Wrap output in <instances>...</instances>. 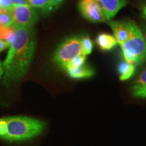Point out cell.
<instances>
[{
    "label": "cell",
    "mask_w": 146,
    "mask_h": 146,
    "mask_svg": "<svg viewBox=\"0 0 146 146\" xmlns=\"http://www.w3.org/2000/svg\"><path fill=\"white\" fill-rule=\"evenodd\" d=\"M12 14L10 10H3L0 14V27L1 26H9L12 25Z\"/></svg>",
    "instance_id": "cell-15"
},
{
    "label": "cell",
    "mask_w": 146,
    "mask_h": 146,
    "mask_svg": "<svg viewBox=\"0 0 146 146\" xmlns=\"http://www.w3.org/2000/svg\"><path fill=\"white\" fill-rule=\"evenodd\" d=\"M35 47L36 38L32 27L16 28L15 39L2 65L4 84L10 85L23 77L33 58Z\"/></svg>",
    "instance_id": "cell-1"
},
{
    "label": "cell",
    "mask_w": 146,
    "mask_h": 146,
    "mask_svg": "<svg viewBox=\"0 0 146 146\" xmlns=\"http://www.w3.org/2000/svg\"><path fill=\"white\" fill-rule=\"evenodd\" d=\"M12 3H13V5L29 4L28 0H12Z\"/></svg>",
    "instance_id": "cell-20"
},
{
    "label": "cell",
    "mask_w": 146,
    "mask_h": 146,
    "mask_svg": "<svg viewBox=\"0 0 146 146\" xmlns=\"http://www.w3.org/2000/svg\"><path fill=\"white\" fill-rule=\"evenodd\" d=\"M3 66L1 65V62H0V79H1V76H3Z\"/></svg>",
    "instance_id": "cell-24"
},
{
    "label": "cell",
    "mask_w": 146,
    "mask_h": 146,
    "mask_svg": "<svg viewBox=\"0 0 146 146\" xmlns=\"http://www.w3.org/2000/svg\"><path fill=\"white\" fill-rule=\"evenodd\" d=\"M108 23L112 29L114 36L119 45L125 43L131 37L132 34V21H110Z\"/></svg>",
    "instance_id": "cell-7"
},
{
    "label": "cell",
    "mask_w": 146,
    "mask_h": 146,
    "mask_svg": "<svg viewBox=\"0 0 146 146\" xmlns=\"http://www.w3.org/2000/svg\"><path fill=\"white\" fill-rule=\"evenodd\" d=\"M131 27V37L120 46L125 61L136 66L146 62V41L141 29L133 21Z\"/></svg>",
    "instance_id": "cell-3"
},
{
    "label": "cell",
    "mask_w": 146,
    "mask_h": 146,
    "mask_svg": "<svg viewBox=\"0 0 146 146\" xmlns=\"http://www.w3.org/2000/svg\"><path fill=\"white\" fill-rule=\"evenodd\" d=\"M141 16L145 21H146V3L143 5L141 8Z\"/></svg>",
    "instance_id": "cell-22"
},
{
    "label": "cell",
    "mask_w": 146,
    "mask_h": 146,
    "mask_svg": "<svg viewBox=\"0 0 146 146\" xmlns=\"http://www.w3.org/2000/svg\"><path fill=\"white\" fill-rule=\"evenodd\" d=\"M81 53L84 56H87L92 52L94 43L91 41V38L89 36H85L81 38Z\"/></svg>",
    "instance_id": "cell-14"
},
{
    "label": "cell",
    "mask_w": 146,
    "mask_h": 146,
    "mask_svg": "<svg viewBox=\"0 0 146 146\" xmlns=\"http://www.w3.org/2000/svg\"><path fill=\"white\" fill-rule=\"evenodd\" d=\"M63 1L64 0H52L53 10H55L59 8V6L62 3Z\"/></svg>",
    "instance_id": "cell-19"
},
{
    "label": "cell",
    "mask_w": 146,
    "mask_h": 146,
    "mask_svg": "<svg viewBox=\"0 0 146 146\" xmlns=\"http://www.w3.org/2000/svg\"><path fill=\"white\" fill-rule=\"evenodd\" d=\"M69 76L73 78H85L91 77L95 72L89 66L85 64L77 68H69L66 70Z\"/></svg>",
    "instance_id": "cell-10"
},
{
    "label": "cell",
    "mask_w": 146,
    "mask_h": 146,
    "mask_svg": "<svg viewBox=\"0 0 146 146\" xmlns=\"http://www.w3.org/2000/svg\"><path fill=\"white\" fill-rule=\"evenodd\" d=\"M16 28L14 25L0 27V40L5 42L8 45L12 44L15 39Z\"/></svg>",
    "instance_id": "cell-12"
},
{
    "label": "cell",
    "mask_w": 146,
    "mask_h": 146,
    "mask_svg": "<svg viewBox=\"0 0 146 146\" xmlns=\"http://www.w3.org/2000/svg\"><path fill=\"white\" fill-rule=\"evenodd\" d=\"M133 96L137 98H146V85L138 87H132Z\"/></svg>",
    "instance_id": "cell-17"
},
{
    "label": "cell",
    "mask_w": 146,
    "mask_h": 146,
    "mask_svg": "<svg viewBox=\"0 0 146 146\" xmlns=\"http://www.w3.org/2000/svg\"><path fill=\"white\" fill-rule=\"evenodd\" d=\"M97 1L99 3L108 21L114 18L128 3V0H97Z\"/></svg>",
    "instance_id": "cell-8"
},
{
    "label": "cell",
    "mask_w": 146,
    "mask_h": 146,
    "mask_svg": "<svg viewBox=\"0 0 146 146\" xmlns=\"http://www.w3.org/2000/svg\"><path fill=\"white\" fill-rule=\"evenodd\" d=\"M141 29L142 33H143L144 38H145V39L146 41V24H142Z\"/></svg>",
    "instance_id": "cell-23"
},
{
    "label": "cell",
    "mask_w": 146,
    "mask_h": 146,
    "mask_svg": "<svg viewBox=\"0 0 146 146\" xmlns=\"http://www.w3.org/2000/svg\"><path fill=\"white\" fill-rule=\"evenodd\" d=\"M3 10H5V9H2V8H0V14H1V12H3Z\"/></svg>",
    "instance_id": "cell-25"
},
{
    "label": "cell",
    "mask_w": 146,
    "mask_h": 146,
    "mask_svg": "<svg viewBox=\"0 0 146 146\" xmlns=\"http://www.w3.org/2000/svg\"><path fill=\"white\" fill-rule=\"evenodd\" d=\"M146 85V68L142 71L141 74L138 76L135 81L134 82V85L133 87H138Z\"/></svg>",
    "instance_id": "cell-18"
},
{
    "label": "cell",
    "mask_w": 146,
    "mask_h": 146,
    "mask_svg": "<svg viewBox=\"0 0 146 146\" xmlns=\"http://www.w3.org/2000/svg\"><path fill=\"white\" fill-rule=\"evenodd\" d=\"M96 43L102 50L109 51L112 50L118 44L114 36L108 33H101L97 36Z\"/></svg>",
    "instance_id": "cell-9"
},
{
    "label": "cell",
    "mask_w": 146,
    "mask_h": 146,
    "mask_svg": "<svg viewBox=\"0 0 146 146\" xmlns=\"http://www.w3.org/2000/svg\"><path fill=\"white\" fill-rule=\"evenodd\" d=\"M81 39L77 36H70L58 47L54 54V61L60 68L66 70L74 58L82 54Z\"/></svg>",
    "instance_id": "cell-4"
},
{
    "label": "cell",
    "mask_w": 146,
    "mask_h": 146,
    "mask_svg": "<svg viewBox=\"0 0 146 146\" xmlns=\"http://www.w3.org/2000/svg\"><path fill=\"white\" fill-rule=\"evenodd\" d=\"M29 5L33 8H41L44 11H52V0H28Z\"/></svg>",
    "instance_id": "cell-13"
},
{
    "label": "cell",
    "mask_w": 146,
    "mask_h": 146,
    "mask_svg": "<svg viewBox=\"0 0 146 146\" xmlns=\"http://www.w3.org/2000/svg\"><path fill=\"white\" fill-rule=\"evenodd\" d=\"M85 60H86V56L83 54L79 55L71 62V63L67 66L66 70L69 68H77V67L81 66L85 64Z\"/></svg>",
    "instance_id": "cell-16"
},
{
    "label": "cell",
    "mask_w": 146,
    "mask_h": 146,
    "mask_svg": "<svg viewBox=\"0 0 146 146\" xmlns=\"http://www.w3.org/2000/svg\"><path fill=\"white\" fill-rule=\"evenodd\" d=\"M12 25L16 28H31L37 21L38 13L30 5H13L11 8Z\"/></svg>",
    "instance_id": "cell-5"
},
{
    "label": "cell",
    "mask_w": 146,
    "mask_h": 146,
    "mask_svg": "<svg viewBox=\"0 0 146 146\" xmlns=\"http://www.w3.org/2000/svg\"><path fill=\"white\" fill-rule=\"evenodd\" d=\"M45 125L41 120L25 116L0 118V138L10 141L29 139L40 134Z\"/></svg>",
    "instance_id": "cell-2"
},
{
    "label": "cell",
    "mask_w": 146,
    "mask_h": 146,
    "mask_svg": "<svg viewBox=\"0 0 146 146\" xmlns=\"http://www.w3.org/2000/svg\"><path fill=\"white\" fill-rule=\"evenodd\" d=\"M118 71L120 81H126L134 75L135 66L131 64L126 61H123L118 64Z\"/></svg>",
    "instance_id": "cell-11"
},
{
    "label": "cell",
    "mask_w": 146,
    "mask_h": 146,
    "mask_svg": "<svg viewBox=\"0 0 146 146\" xmlns=\"http://www.w3.org/2000/svg\"><path fill=\"white\" fill-rule=\"evenodd\" d=\"M78 9L82 16L92 23H104L107 21L97 0H81Z\"/></svg>",
    "instance_id": "cell-6"
},
{
    "label": "cell",
    "mask_w": 146,
    "mask_h": 146,
    "mask_svg": "<svg viewBox=\"0 0 146 146\" xmlns=\"http://www.w3.org/2000/svg\"><path fill=\"white\" fill-rule=\"evenodd\" d=\"M8 47H10V45H8V43H5V42L0 40V52H1V51L4 50L5 49L8 48Z\"/></svg>",
    "instance_id": "cell-21"
}]
</instances>
